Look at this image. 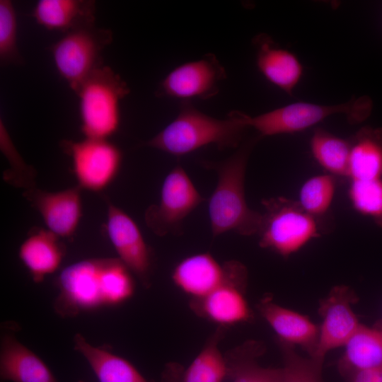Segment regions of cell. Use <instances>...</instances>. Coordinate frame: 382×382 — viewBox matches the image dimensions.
I'll return each mask as SVG.
<instances>
[{
	"instance_id": "cell-1",
	"label": "cell",
	"mask_w": 382,
	"mask_h": 382,
	"mask_svg": "<svg viewBox=\"0 0 382 382\" xmlns=\"http://www.w3.org/2000/svg\"><path fill=\"white\" fill-rule=\"evenodd\" d=\"M257 136L241 144L226 159L202 165L214 170L218 175L216 186L208 205L211 229L214 236L228 231L242 236L257 234L262 214L250 209L245 195V178L250 154L257 141Z\"/></svg>"
},
{
	"instance_id": "cell-2",
	"label": "cell",
	"mask_w": 382,
	"mask_h": 382,
	"mask_svg": "<svg viewBox=\"0 0 382 382\" xmlns=\"http://www.w3.org/2000/svg\"><path fill=\"white\" fill-rule=\"evenodd\" d=\"M248 128L242 112L231 111L227 118L217 119L199 111L190 101H183L177 117L145 145L176 157L210 144L221 150L238 148Z\"/></svg>"
},
{
	"instance_id": "cell-3",
	"label": "cell",
	"mask_w": 382,
	"mask_h": 382,
	"mask_svg": "<svg viewBox=\"0 0 382 382\" xmlns=\"http://www.w3.org/2000/svg\"><path fill=\"white\" fill-rule=\"evenodd\" d=\"M129 92L126 81L108 66L95 70L82 82L75 93L86 138L108 139L118 131L120 103Z\"/></svg>"
},
{
	"instance_id": "cell-4",
	"label": "cell",
	"mask_w": 382,
	"mask_h": 382,
	"mask_svg": "<svg viewBox=\"0 0 382 382\" xmlns=\"http://www.w3.org/2000/svg\"><path fill=\"white\" fill-rule=\"evenodd\" d=\"M371 108L367 96L335 105L296 102L253 117L245 114V120L262 138L302 132L337 114L344 115L349 123L357 124L369 117Z\"/></svg>"
},
{
	"instance_id": "cell-5",
	"label": "cell",
	"mask_w": 382,
	"mask_h": 382,
	"mask_svg": "<svg viewBox=\"0 0 382 382\" xmlns=\"http://www.w3.org/2000/svg\"><path fill=\"white\" fill-rule=\"evenodd\" d=\"M262 204L257 233L261 248L286 257L321 236L320 219L307 213L298 201L275 197L262 199Z\"/></svg>"
},
{
	"instance_id": "cell-6",
	"label": "cell",
	"mask_w": 382,
	"mask_h": 382,
	"mask_svg": "<svg viewBox=\"0 0 382 382\" xmlns=\"http://www.w3.org/2000/svg\"><path fill=\"white\" fill-rule=\"evenodd\" d=\"M112 40V31L95 23L64 33L49 47L57 71L74 93L89 75L103 66L102 53Z\"/></svg>"
},
{
	"instance_id": "cell-7",
	"label": "cell",
	"mask_w": 382,
	"mask_h": 382,
	"mask_svg": "<svg viewBox=\"0 0 382 382\" xmlns=\"http://www.w3.org/2000/svg\"><path fill=\"white\" fill-rule=\"evenodd\" d=\"M108 261V258L83 260L61 272L57 279L59 293L54 303L59 316L72 317L84 311L110 306Z\"/></svg>"
},
{
	"instance_id": "cell-8",
	"label": "cell",
	"mask_w": 382,
	"mask_h": 382,
	"mask_svg": "<svg viewBox=\"0 0 382 382\" xmlns=\"http://www.w3.org/2000/svg\"><path fill=\"white\" fill-rule=\"evenodd\" d=\"M225 276L222 283L205 297L190 301V307L198 316L221 328L248 322L253 312L245 298L248 271L236 260L223 264Z\"/></svg>"
},
{
	"instance_id": "cell-9",
	"label": "cell",
	"mask_w": 382,
	"mask_h": 382,
	"mask_svg": "<svg viewBox=\"0 0 382 382\" xmlns=\"http://www.w3.org/2000/svg\"><path fill=\"white\" fill-rule=\"evenodd\" d=\"M60 146L71 158L74 174L81 189L103 191L120 170L122 153L108 139L63 140Z\"/></svg>"
},
{
	"instance_id": "cell-10",
	"label": "cell",
	"mask_w": 382,
	"mask_h": 382,
	"mask_svg": "<svg viewBox=\"0 0 382 382\" xmlns=\"http://www.w3.org/2000/svg\"><path fill=\"white\" fill-rule=\"evenodd\" d=\"M204 201L186 171L178 165L163 180L159 203L146 210L145 221L160 236L179 231L184 219Z\"/></svg>"
},
{
	"instance_id": "cell-11",
	"label": "cell",
	"mask_w": 382,
	"mask_h": 382,
	"mask_svg": "<svg viewBox=\"0 0 382 382\" xmlns=\"http://www.w3.org/2000/svg\"><path fill=\"white\" fill-rule=\"evenodd\" d=\"M226 77V71L216 57L207 54L170 71L160 83L156 95L181 102L209 99L219 93V84Z\"/></svg>"
},
{
	"instance_id": "cell-12",
	"label": "cell",
	"mask_w": 382,
	"mask_h": 382,
	"mask_svg": "<svg viewBox=\"0 0 382 382\" xmlns=\"http://www.w3.org/2000/svg\"><path fill=\"white\" fill-rule=\"evenodd\" d=\"M357 301L352 289L345 285L333 287L328 295L320 300L318 313L323 321L312 359L323 364L329 351L345 346L359 328L361 324L352 308Z\"/></svg>"
},
{
	"instance_id": "cell-13",
	"label": "cell",
	"mask_w": 382,
	"mask_h": 382,
	"mask_svg": "<svg viewBox=\"0 0 382 382\" xmlns=\"http://www.w3.org/2000/svg\"><path fill=\"white\" fill-rule=\"evenodd\" d=\"M107 232L119 259L141 284L150 286L151 253L140 228L123 210L107 201Z\"/></svg>"
},
{
	"instance_id": "cell-14",
	"label": "cell",
	"mask_w": 382,
	"mask_h": 382,
	"mask_svg": "<svg viewBox=\"0 0 382 382\" xmlns=\"http://www.w3.org/2000/svg\"><path fill=\"white\" fill-rule=\"evenodd\" d=\"M81 190L79 185L54 192L33 187L26 190L23 196L40 213L48 230L58 237L69 238L82 216Z\"/></svg>"
},
{
	"instance_id": "cell-15",
	"label": "cell",
	"mask_w": 382,
	"mask_h": 382,
	"mask_svg": "<svg viewBox=\"0 0 382 382\" xmlns=\"http://www.w3.org/2000/svg\"><path fill=\"white\" fill-rule=\"evenodd\" d=\"M256 65L262 75L286 93L291 95L299 83L303 67L291 51L279 47L265 33L253 38Z\"/></svg>"
},
{
	"instance_id": "cell-16",
	"label": "cell",
	"mask_w": 382,
	"mask_h": 382,
	"mask_svg": "<svg viewBox=\"0 0 382 382\" xmlns=\"http://www.w3.org/2000/svg\"><path fill=\"white\" fill-rule=\"evenodd\" d=\"M260 315L278 336V340L301 346L312 358L316 351L320 328L307 316L282 307L265 296L257 305Z\"/></svg>"
},
{
	"instance_id": "cell-17",
	"label": "cell",
	"mask_w": 382,
	"mask_h": 382,
	"mask_svg": "<svg viewBox=\"0 0 382 382\" xmlns=\"http://www.w3.org/2000/svg\"><path fill=\"white\" fill-rule=\"evenodd\" d=\"M225 271L224 265H220L208 253H202L188 256L180 261L172 272L174 284L192 300L200 299L216 288L224 281Z\"/></svg>"
},
{
	"instance_id": "cell-18",
	"label": "cell",
	"mask_w": 382,
	"mask_h": 382,
	"mask_svg": "<svg viewBox=\"0 0 382 382\" xmlns=\"http://www.w3.org/2000/svg\"><path fill=\"white\" fill-rule=\"evenodd\" d=\"M0 376L11 382H58L37 355L8 334L1 340Z\"/></svg>"
},
{
	"instance_id": "cell-19",
	"label": "cell",
	"mask_w": 382,
	"mask_h": 382,
	"mask_svg": "<svg viewBox=\"0 0 382 382\" xmlns=\"http://www.w3.org/2000/svg\"><path fill=\"white\" fill-rule=\"evenodd\" d=\"M96 11L92 0H39L30 15L43 28L66 33L95 24Z\"/></svg>"
},
{
	"instance_id": "cell-20",
	"label": "cell",
	"mask_w": 382,
	"mask_h": 382,
	"mask_svg": "<svg viewBox=\"0 0 382 382\" xmlns=\"http://www.w3.org/2000/svg\"><path fill=\"white\" fill-rule=\"evenodd\" d=\"M64 253L57 235L48 229H37L21 245L18 255L33 282L40 283L59 268Z\"/></svg>"
},
{
	"instance_id": "cell-21",
	"label": "cell",
	"mask_w": 382,
	"mask_h": 382,
	"mask_svg": "<svg viewBox=\"0 0 382 382\" xmlns=\"http://www.w3.org/2000/svg\"><path fill=\"white\" fill-rule=\"evenodd\" d=\"M349 141L350 180L382 178V128L361 127Z\"/></svg>"
},
{
	"instance_id": "cell-22",
	"label": "cell",
	"mask_w": 382,
	"mask_h": 382,
	"mask_svg": "<svg viewBox=\"0 0 382 382\" xmlns=\"http://www.w3.org/2000/svg\"><path fill=\"white\" fill-rule=\"evenodd\" d=\"M74 349L86 360L99 382H149L129 361L100 347L93 346L76 333Z\"/></svg>"
},
{
	"instance_id": "cell-23",
	"label": "cell",
	"mask_w": 382,
	"mask_h": 382,
	"mask_svg": "<svg viewBox=\"0 0 382 382\" xmlns=\"http://www.w3.org/2000/svg\"><path fill=\"white\" fill-rule=\"evenodd\" d=\"M345 346L337 364L342 376L356 370L382 369V330L361 325Z\"/></svg>"
},
{
	"instance_id": "cell-24",
	"label": "cell",
	"mask_w": 382,
	"mask_h": 382,
	"mask_svg": "<svg viewBox=\"0 0 382 382\" xmlns=\"http://www.w3.org/2000/svg\"><path fill=\"white\" fill-rule=\"evenodd\" d=\"M262 342L249 340L231 350L225 357L232 382H281L282 368H265L257 359L265 352Z\"/></svg>"
},
{
	"instance_id": "cell-25",
	"label": "cell",
	"mask_w": 382,
	"mask_h": 382,
	"mask_svg": "<svg viewBox=\"0 0 382 382\" xmlns=\"http://www.w3.org/2000/svg\"><path fill=\"white\" fill-rule=\"evenodd\" d=\"M315 161L333 176L348 177L350 141L323 129H316L310 139Z\"/></svg>"
},
{
	"instance_id": "cell-26",
	"label": "cell",
	"mask_w": 382,
	"mask_h": 382,
	"mask_svg": "<svg viewBox=\"0 0 382 382\" xmlns=\"http://www.w3.org/2000/svg\"><path fill=\"white\" fill-rule=\"evenodd\" d=\"M224 328L219 327L185 371L182 382H222L228 375L226 357L219 344Z\"/></svg>"
},
{
	"instance_id": "cell-27",
	"label": "cell",
	"mask_w": 382,
	"mask_h": 382,
	"mask_svg": "<svg viewBox=\"0 0 382 382\" xmlns=\"http://www.w3.org/2000/svg\"><path fill=\"white\" fill-rule=\"evenodd\" d=\"M335 191V176L328 173L315 175L303 183L297 201L307 213L320 219L328 212Z\"/></svg>"
},
{
	"instance_id": "cell-28",
	"label": "cell",
	"mask_w": 382,
	"mask_h": 382,
	"mask_svg": "<svg viewBox=\"0 0 382 382\" xmlns=\"http://www.w3.org/2000/svg\"><path fill=\"white\" fill-rule=\"evenodd\" d=\"M348 196L356 212L382 228V178L351 180Z\"/></svg>"
},
{
	"instance_id": "cell-29",
	"label": "cell",
	"mask_w": 382,
	"mask_h": 382,
	"mask_svg": "<svg viewBox=\"0 0 382 382\" xmlns=\"http://www.w3.org/2000/svg\"><path fill=\"white\" fill-rule=\"evenodd\" d=\"M278 342L284 361L281 382H324L322 364L299 355L294 345Z\"/></svg>"
},
{
	"instance_id": "cell-30",
	"label": "cell",
	"mask_w": 382,
	"mask_h": 382,
	"mask_svg": "<svg viewBox=\"0 0 382 382\" xmlns=\"http://www.w3.org/2000/svg\"><path fill=\"white\" fill-rule=\"evenodd\" d=\"M17 16L10 0L0 1V62L1 66L22 65L17 45Z\"/></svg>"
},
{
	"instance_id": "cell-31",
	"label": "cell",
	"mask_w": 382,
	"mask_h": 382,
	"mask_svg": "<svg viewBox=\"0 0 382 382\" xmlns=\"http://www.w3.org/2000/svg\"><path fill=\"white\" fill-rule=\"evenodd\" d=\"M4 127L1 125V149L6 155L8 159L11 161L12 168L8 173L9 174L4 175V178L8 180L9 183H12L16 185L24 187L28 189L33 188L35 173L32 168L28 166L22 160L16 150L13 146L11 142L8 138Z\"/></svg>"
},
{
	"instance_id": "cell-32",
	"label": "cell",
	"mask_w": 382,
	"mask_h": 382,
	"mask_svg": "<svg viewBox=\"0 0 382 382\" xmlns=\"http://www.w3.org/2000/svg\"><path fill=\"white\" fill-rule=\"evenodd\" d=\"M342 376L347 382H382V369L356 370Z\"/></svg>"
},
{
	"instance_id": "cell-33",
	"label": "cell",
	"mask_w": 382,
	"mask_h": 382,
	"mask_svg": "<svg viewBox=\"0 0 382 382\" xmlns=\"http://www.w3.org/2000/svg\"><path fill=\"white\" fill-rule=\"evenodd\" d=\"M77 382H86V381H79Z\"/></svg>"
}]
</instances>
